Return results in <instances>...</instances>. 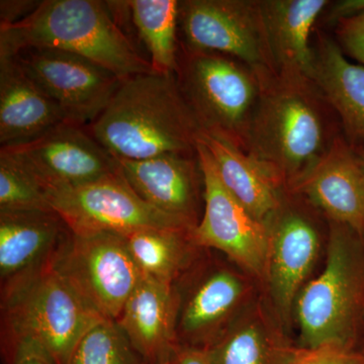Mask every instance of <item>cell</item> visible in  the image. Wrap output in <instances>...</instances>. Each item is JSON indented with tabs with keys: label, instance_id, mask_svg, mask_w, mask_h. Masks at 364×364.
<instances>
[{
	"label": "cell",
	"instance_id": "15",
	"mask_svg": "<svg viewBox=\"0 0 364 364\" xmlns=\"http://www.w3.org/2000/svg\"><path fill=\"white\" fill-rule=\"evenodd\" d=\"M178 296L174 284L143 277L116 322L149 364H171L177 347Z\"/></svg>",
	"mask_w": 364,
	"mask_h": 364
},
{
	"label": "cell",
	"instance_id": "11",
	"mask_svg": "<svg viewBox=\"0 0 364 364\" xmlns=\"http://www.w3.org/2000/svg\"><path fill=\"white\" fill-rule=\"evenodd\" d=\"M14 58L58 105L67 121L81 126L100 117L124 81L85 57L60 50L28 48Z\"/></svg>",
	"mask_w": 364,
	"mask_h": 364
},
{
	"label": "cell",
	"instance_id": "17",
	"mask_svg": "<svg viewBox=\"0 0 364 364\" xmlns=\"http://www.w3.org/2000/svg\"><path fill=\"white\" fill-rule=\"evenodd\" d=\"M65 114L14 57H0V144L18 145L59 124Z\"/></svg>",
	"mask_w": 364,
	"mask_h": 364
},
{
	"label": "cell",
	"instance_id": "14",
	"mask_svg": "<svg viewBox=\"0 0 364 364\" xmlns=\"http://www.w3.org/2000/svg\"><path fill=\"white\" fill-rule=\"evenodd\" d=\"M333 222L364 235V171L350 144L337 136L327 152L296 181Z\"/></svg>",
	"mask_w": 364,
	"mask_h": 364
},
{
	"label": "cell",
	"instance_id": "29",
	"mask_svg": "<svg viewBox=\"0 0 364 364\" xmlns=\"http://www.w3.org/2000/svg\"><path fill=\"white\" fill-rule=\"evenodd\" d=\"M340 48L364 64V14L337 23Z\"/></svg>",
	"mask_w": 364,
	"mask_h": 364
},
{
	"label": "cell",
	"instance_id": "21",
	"mask_svg": "<svg viewBox=\"0 0 364 364\" xmlns=\"http://www.w3.org/2000/svg\"><path fill=\"white\" fill-rule=\"evenodd\" d=\"M328 4L326 0L260 1L279 73L311 79L314 65L311 33Z\"/></svg>",
	"mask_w": 364,
	"mask_h": 364
},
{
	"label": "cell",
	"instance_id": "33",
	"mask_svg": "<svg viewBox=\"0 0 364 364\" xmlns=\"http://www.w3.org/2000/svg\"><path fill=\"white\" fill-rule=\"evenodd\" d=\"M9 364H49L44 358L32 351H20L14 356Z\"/></svg>",
	"mask_w": 364,
	"mask_h": 364
},
{
	"label": "cell",
	"instance_id": "7",
	"mask_svg": "<svg viewBox=\"0 0 364 364\" xmlns=\"http://www.w3.org/2000/svg\"><path fill=\"white\" fill-rule=\"evenodd\" d=\"M52 267L100 317L116 321L142 273L119 235L69 232Z\"/></svg>",
	"mask_w": 364,
	"mask_h": 364
},
{
	"label": "cell",
	"instance_id": "26",
	"mask_svg": "<svg viewBox=\"0 0 364 364\" xmlns=\"http://www.w3.org/2000/svg\"><path fill=\"white\" fill-rule=\"evenodd\" d=\"M67 364H149L114 320L100 321L85 333Z\"/></svg>",
	"mask_w": 364,
	"mask_h": 364
},
{
	"label": "cell",
	"instance_id": "23",
	"mask_svg": "<svg viewBox=\"0 0 364 364\" xmlns=\"http://www.w3.org/2000/svg\"><path fill=\"white\" fill-rule=\"evenodd\" d=\"M193 229H150L126 239L127 247L143 277L174 284L191 265L196 245Z\"/></svg>",
	"mask_w": 364,
	"mask_h": 364
},
{
	"label": "cell",
	"instance_id": "34",
	"mask_svg": "<svg viewBox=\"0 0 364 364\" xmlns=\"http://www.w3.org/2000/svg\"><path fill=\"white\" fill-rule=\"evenodd\" d=\"M356 154H358L359 163H360L361 167H363L364 171V150L359 151Z\"/></svg>",
	"mask_w": 364,
	"mask_h": 364
},
{
	"label": "cell",
	"instance_id": "13",
	"mask_svg": "<svg viewBox=\"0 0 364 364\" xmlns=\"http://www.w3.org/2000/svg\"><path fill=\"white\" fill-rule=\"evenodd\" d=\"M131 188L164 214L195 228L202 170L196 154H165L146 160L116 158Z\"/></svg>",
	"mask_w": 364,
	"mask_h": 364
},
{
	"label": "cell",
	"instance_id": "5",
	"mask_svg": "<svg viewBox=\"0 0 364 364\" xmlns=\"http://www.w3.org/2000/svg\"><path fill=\"white\" fill-rule=\"evenodd\" d=\"M364 306L361 236L335 223L325 269L299 294L298 318L304 348H353Z\"/></svg>",
	"mask_w": 364,
	"mask_h": 364
},
{
	"label": "cell",
	"instance_id": "24",
	"mask_svg": "<svg viewBox=\"0 0 364 364\" xmlns=\"http://www.w3.org/2000/svg\"><path fill=\"white\" fill-rule=\"evenodd\" d=\"M127 6L139 38L149 52L153 71L176 74L181 52L177 40L179 1L131 0Z\"/></svg>",
	"mask_w": 364,
	"mask_h": 364
},
{
	"label": "cell",
	"instance_id": "3",
	"mask_svg": "<svg viewBox=\"0 0 364 364\" xmlns=\"http://www.w3.org/2000/svg\"><path fill=\"white\" fill-rule=\"evenodd\" d=\"M261 79L244 151L284 178H301L327 152L325 97L312 79L277 73Z\"/></svg>",
	"mask_w": 364,
	"mask_h": 364
},
{
	"label": "cell",
	"instance_id": "1",
	"mask_svg": "<svg viewBox=\"0 0 364 364\" xmlns=\"http://www.w3.org/2000/svg\"><path fill=\"white\" fill-rule=\"evenodd\" d=\"M85 127L112 156L127 160L196 154L202 132L176 74L124 79L105 111Z\"/></svg>",
	"mask_w": 364,
	"mask_h": 364
},
{
	"label": "cell",
	"instance_id": "6",
	"mask_svg": "<svg viewBox=\"0 0 364 364\" xmlns=\"http://www.w3.org/2000/svg\"><path fill=\"white\" fill-rule=\"evenodd\" d=\"M176 75L202 131L244 150L260 95L261 79L256 72L233 57L181 47Z\"/></svg>",
	"mask_w": 364,
	"mask_h": 364
},
{
	"label": "cell",
	"instance_id": "28",
	"mask_svg": "<svg viewBox=\"0 0 364 364\" xmlns=\"http://www.w3.org/2000/svg\"><path fill=\"white\" fill-rule=\"evenodd\" d=\"M287 364H364V351L339 345L296 349Z\"/></svg>",
	"mask_w": 364,
	"mask_h": 364
},
{
	"label": "cell",
	"instance_id": "16",
	"mask_svg": "<svg viewBox=\"0 0 364 364\" xmlns=\"http://www.w3.org/2000/svg\"><path fill=\"white\" fill-rule=\"evenodd\" d=\"M195 280L186 294L176 289L177 341L207 350L222 336L221 328L240 303L244 284L238 275L225 268L205 272Z\"/></svg>",
	"mask_w": 364,
	"mask_h": 364
},
{
	"label": "cell",
	"instance_id": "30",
	"mask_svg": "<svg viewBox=\"0 0 364 364\" xmlns=\"http://www.w3.org/2000/svg\"><path fill=\"white\" fill-rule=\"evenodd\" d=\"M41 1L33 0H1L0 26H9L25 20L39 6Z\"/></svg>",
	"mask_w": 364,
	"mask_h": 364
},
{
	"label": "cell",
	"instance_id": "18",
	"mask_svg": "<svg viewBox=\"0 0 364 364\" xmlns=\"http://www.w3.org/2000/svg\"><path fill=\"white\" fill-rule=\"evenodd\" d=\"M70 230L56 212H0L1 284L44 267Z\"/></svg>",
	"mask_w": 364,
	"mask_h": 364
},
{
	"label": "cell",
	"instance_id": "22",
	"mask_svg": "<svg viewBox=\"0 0 364 364\" xmlns=\"http://www.w3.org/2000/svg\"><path fill=\"white\" fill-rule=\"evenodd\" d=\"M311 79L338 114L349 144L364 150V67L346 59L338 44L318 38Z\"/></svg>",
	"mask_w": 364,
	"mask_h": 364
},
{
	"label": "cell",
	"instance_id": "20",
	"mask_svg": "<svg viewBox=\"0 0 364 364\" xmlns=\"http://www.w3.org/2000/svg\"><path fill=\"white\" fill-rule=\"evenodd\" d=\"M269 231L270 287L275 303L282 312H287L315 264L318 234L309 220L296 213L279 218Z\"/></svg>",
	"mask_w": 364,
	"mask_h": 364
},
{
	"label": "cell",
	"instance_id": "8",
	"mask_svg": "<svg viewBox=\"0 0 364 364\" xmlns=\"http://www.w3.org/2000/svg\"><path fill=\"white\" fill-rule=\"evenodd\" d=\"M178 25L184 49L215 52L239 60L259 78L277 72L260 1L186 0L179 1Z\"/></svg>",
	"mask_w": 364,
	"mask_h": 364
},
{
	"label": "cell",
	"instance_id": "32",
	"mask_svg": "<svg viewBox=\"0 0 364 364\" xmlns=\"http://www.w3.org/2000/svg\"><path fill=\"white\" fill-rule=\"evenodd\" d=\"M171 364H212V363L205 350L179 345L174 353Z\"/></svg>",
	"mask_w": 364,
	"mask_h": 364
},
{
	"label": "cell",
	"instance_id": "10",
	"mask_svg": "<svg viewBox=\"0 0 364 364\" xmlns=\"http://www.w3.org/2000/svg\"><path fill=\"white\" fill-rule=\"evenodd\" d=\"M196 156L203 177L205 210L202 220L191 230L196 245L217 249L254 274L267 272L269 228L249 214L228 191L212 155L198 140Z\"/></svg>",
	"mask_w": 364,
	"mask_h": 364
},
{
	"label": "cell",
	"instance_id": "19",
	"mask_svg": "<svg viewBox=\"0 0 364 364\" xmlns=\"http://www.w3.org/2000/svg\"><path fill=\"white\" fill-rule=\"evenodd\" d=\"M198 140L212 155L228 191L249 214L267 225L280 208L279 188L282 181L277 174L222 136L202 131Z\"/></svg>",
	"mask_w": 364,
	"mask_h": 364
},
{
	"label": "cell",
	"instance_id": "4",
	"mask_svg": "<svg viewBox=\"0 0 364 364\" xmlns=\"http://www.w3.org/2000/svg\"><path fill=\"white\" fill-rule=\"evenodd\" d=\"M28 48L73 53L122 79L155 73L117 25L109 2L44 0L25 20L0 26V57H14Z\"/></svg>",
	"mask_w": 364,
	"mask_h": 364
},
{
	"label": "cell",
	"instance_id": "9",
	"mask_svg": "<svg viewBox=\"0 0 364 364\" xmlns=\"http://www.w3.org/2000/svg\"><path fill=\"white\" fill-rule=\"evenodd\" d=\"M54 212L72 233L127 237L150 229H193L153 208L124 179L121 170L75 188L46 193Z\"/></svg>",
	"mask_w": 364,
	"mask_h": 364
},
{
	"label": "cell",
	"instance_id": "31",
	"mask_svg": "<svg viewBox=\"0 0 364 364\" xmlns=\"http://www.w3.org/2000/svg\"><path fill=\"white\" fill-rule=\"evenodd\" d=\"M364 14V0H341L330 7L327 21L337 23Z\"/></svg>",
	"mask_w": 364,
	"mask_h": 364
},
{
	"label": "cell",
	"instance_id": "12",
	"mask_svg": "<svg viewBox=\"0 0 364 364\" xmlns=\"http://www.w3.org/2000/svg\"><path fill=\"white\" fill-rule=\"evenodd\" d=\"M44 189L75 188L119 171L117 159L85 126L63 123L18 145L1 147Z\"/></svg>",
	"mask_w": 364,
	"mask_h": 364
},
{
	"label": "cell",
	"instance_id": "25",
	"mask_svg": "<svg viewBox=\"0 0 364 364\" xmlns=\"http://www.w3.org/2000/svg\"><path fill=\"white\" fill-rule=\"evenodd\" d=\"M205 352L212 364H287L294 350L245 324L226 330Z\"/></svg>",
	"mask_w": 364,
	"mask_h": 364
},
{
	"label": "cell",
	"instance_id": "27",
	"mask_svg": "<svg viewBox=\"0 0 364 364\" xmlns=\"http://www.w3.org/2000/svg\"><path fill=\"white\" fill-rule=\"evenodd\" d=\"M53 212L44 189L0 150V212Z\"/></svg>",
	"mask_w": 364,
	"mask_h": 364
},
{
	"label": "cell",
	"instance_id": "2",
	"mask_svg": "<svg viewBox=\"0 0 364 364\" xmlns=\"http://www.w3.org/2000/svg\"><path fill=\"white\" fill-rule=\"evenodd\" d=\"M0 306L6 364L25 350L49 364H67L85 333L105 320L60 277L52 260L1 284Z\"/></svg>",
	"mask_w": 364,
	"mask_h": 364
}]
</instances>
